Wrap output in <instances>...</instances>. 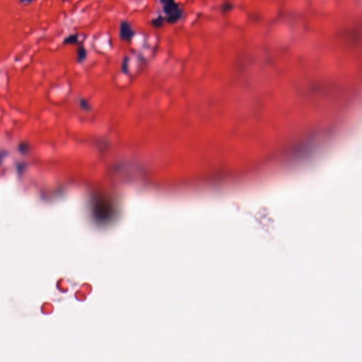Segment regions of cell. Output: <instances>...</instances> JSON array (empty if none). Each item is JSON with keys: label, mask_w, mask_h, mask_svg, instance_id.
Segmentation results:
<instances>
[{"label": "cell", "mask_w": 362, "mask_h": 362, "mask_svg": "<svg viewBox=\"0 0 362 362\" xmlns=\"http://www.w3.org/2000/svg\"><path fill=\"white\" fill-rule=\"evenodd\" d=\"M163 12L167 15L166 20L170 23H174L180 20L183 16V10L180 9L175 0H161Z\"/></svg>", "instance_id": "6da1fadb"}, {"label": "cell", "mask_w": 362, "mask_h": 362, "mask_svg": "<svg viewBox=\"0 0 362 362\" xmlns=\"http://www.w3.org/2000/svg\"><path fill=\"white\" fill-rule=\"evenodd\" d=\"M135 36V31L132 26L127 21H122L120 28V37L122 40L130 41Z\"/></svg>", "instance_id": "7a4b0ae2"}, {"label": "cell", "mask_w": 362, "mask_h": 362, "mask_svg": "<svg viewBox=\"0 0 362 362\" xmlns=\"http://www.w3.org/2000/svg\"><path fill=\"white\" fill-rule=\"evenodd\" d=\"M87 57V50L84 46H80L77 49V61L81 62Z\"/></svg>", "instance_id": "3957f363"}, {"label": "cell", "mask_w": 362, "mask_h": 362, "mask_svg": "<svg viewBox=\"0 0 362 362\" xmlns=\"http://www.w3.org/2000/svg\"><path fill=\"white\" fill-rule=\"evenodd\" d=\"M63 43L65 45H70V44L74 45V44L78 43V36L71 35L70 36H68L67 38H66L65 39H64Z\"/></svg>", "instance_id": "277c9868"}, {"label": "cell", "mask_w": 362, "mask_h": 362, "mask_svg": "<svg viewBox=\"0 0 362 362\" xmlns=\"http://www.w3.org/2000/svg\"><path fill=\"white\" fill-rule=\"evenodd\" d=\"M152 24L155 28H161L163 24V19L161 16H159V18L155 19L152 21Z\"/></svg>", "instance_id": "5b68a950"}, {"label": "cell", "mask_w": 362, "mask_h": 362, "mask_svg": "<svg viewBox=\"0 0 362 362\" xmlns=\"http://www.w3.org/2000/svg\"><path fill=\"white\" fill-rule=\"evenodd\" d=\"M20 150L22 152H28V150H29V146H28V144H21L20 146Z\"/></svg>", "instance_id": "8992f818"}, {"label": "cell", "mask_w": 362, "mask_h": 362, "mask_svg": "<svg viewBox=\"0 0 362 362\" xmlns=\"http://www.w3.org/2000/svg\"><path fill=\"white\" fill-rule=\"evenodd\" d=\"M33 1L34 0H19V2H21V3H26V4L32 3Z\"/></svg>", "instance_id": "52a82bcc"}]
</instances>
